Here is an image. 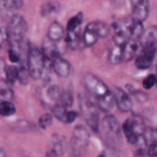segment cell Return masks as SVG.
Instances as JSON below:
<instances>
[{
	"label": "cell",
	"instance_id": "30bf717a",
	"mask_svg": "<svg viewBox=\"0 0 157 157\" xmlns=\"http://www.w3.org/2000/svg\"><path fill=\"white\" fill-rule=\"evenodd\" d=\"M112 92L114 97L115 104L120 111L127 113L131 110L133 107V101L125 90L121 89V87H114Z\"/></svg>",
	"mask_w": 157,
	"mask_h": 157
},
{
	"label": "cell",
	"instance_id": "ffe728a7",
	"mask_svg": "<svg viewBox=\"0 0 157 157\" xmlns=\"http://www.w3.org/2000/svg\"><path fill=\"white\" fill-rule=\"evenodd\" d=\"M140 45H145L147 44H157V27L151 26L144 31V34L140 39Z\"/></svg>",
	"mask_w": 157,
	"mask_h": 157
},
{
	"label": "cell",
	"instance_id": "4316f807",
	"mask_svg": "<svg viewBox=\"0 0 157 157\" xmlns=\"http://www.w3.org/2000/svg\"><path fill=\"white\" fill-rule=\"evenodd\" d=\"M5 75L6 76V80L10 84H15L16 81H18L19 78V71L18 67L15 65H11L6 67Z\"/></svg>",
	"mask_w": 157,
	"mask_h": 157
},
{
	"label": "cell",
	"instance_id": "d590c367",
	"mask_svg": "<svg viewBox=\"0 0 157 157\" xmlns=\"http://www.w3.org/2000/svg\"><path fill=\"white\" fill-rule=\"evenodd\" d=\"M147 153L150 156L157 157V143H153L150 144V147H148Z\"/></svg>",
	"mask_w": 157,
	"mask_h": 157
},
{
	"label": "cell",
	"instance_id": "44dd1931",
	"mask_svg": "<svg viewBox=\"0 0 157 157\" xmlns=\"http://www.w3.org/2000/svg\"><path fill=\"white\" fill-rule=\"evenodd\" d=\"M7 80H0V101H11L14 98V91Z\"/></svg>",
	"mask_w": 157,
	"mask_h": 157
},
{
	"label": "cell",
	"instance_id": "cb8c5ba5",
	"mask_svg": "<svg viewBox=\"0 0 157 157\" xmlns=\"http://www.w3.org/2000/svg\"><path fill=\"white\" fill-rule=\"evenodd\" d=\"M99 36L93 31L88 29H84V32L82 35V42L86 47H92L98 41Z\"/></svg>",
	"mask_w": 157,
	"mask_h": 157
},
{
	"label": "cell",
	"instance_id": "9a60e30c",
	"mask_svg": "<svg viewBox=\"0 0 157 157\" xmlns=\"http://www.w3.org/2000/svg\"><path fill=\"white\" fill-rule=\"evenodd\" d=\"M140 40L130 39L123 46L124 48V61H130L136 57L140 48Z\"/></svg>",
	"mask_w": 157,
	"mask_h": 157
},
{
	"label": "cell",
	"instance_id": "8d00e7d4",
	"mask_svg": "<svg viewBox=\"0 0 157 157\" xmlns=\"http://www.w3.org/2000/svg\"><path fill=\"white\" fill-rule=\"evenodd\" d=\"M6 41H8L7 39V32L6 29L3 28H0V48Z\"/></svg>",
	"mask_w": 157,
	"mask_h": 157
},
{
	"label": "cell",
	"instance_id": "5bb4252c",
	"mask_svg": "<svg viewBox=\"0 0 157 157\" xmlns=\"http://www.w3.org/2000/svg\"><path fill=\"white\" fill-rule=\"evenodd\" d=\"M66 148L64 138L54 135L51 143V147L46 153V156H60L64 154Z\"/></svg>",
	"mask_w": 157,
	"mask_h": 157
},
{
	"label": "cell",
	"instance_id": "83f0119b",
	"mask_svg": "<svg viewBox=\"0 0 157 157\" xmlns=\"http://www.w3.org/2000/svg\"><path fill=\"white\" fill-rule=\"evenodd\" d=\"M61 104L66 107H71L74 104V93L71 90L65 89L63 90L60 95Z\"/></svg>",
	"mask_w": 157,
	"mask_h": 157
},
{
	"label": "cell",
	"instance_id": "484cf974",
	"mask_svg": "<svg viewBox=\"0 0 157 157\" xmlns=\"http://www.w3.org/2000/svg\"><path fill=\"white\" fill-rule=\"evenodd\" d=\"M16 108L10 101H0V116L10 117L15 114Z\"/></svg>",
	"mask_w": 157,
	"mask_h": 157
},
{
	"label": "cell",
	"instance_id": "6da1fadb",
	"mask_svg": "<svg viewBox=\"0 0 157 157\" xmlns=\"http://www.w3.org/2000/svg\"><path fill=\"white\" fill-rule=\"evenodd\" d=\"M113 28V42L121 46H124L130 39L140 40L145 31L143 21L135 19L133 16L115 21Z\"/></svg>",
	"mask_w": 157,
	"mask_h": 157
},
{
	"label": "cell",
	"instance_id": "d4e9b609",
	"mask_svg": "<svg viewBox=\"0 0 157 157\" xmlns=\"http://www.w3.org/2000/svg\"><path fill=\"white\" fill-rule=\"evenodd\" d=\"M60 9V5L56 1H49L41 6V14L43 17H47L55 13Z\"/></svg>",
	"mask_w": 157,
	"mask_h": 157
},
{
	"label": "cell",
	"instance_id": "52a82bcc",
	"mask_svg": "<svg viewBox=\"0 0 157 157\" xmlns=\"http://www.w3.org/2000/svg\"><path fill=\"white\" fill-rule=\"evenodd\" d=\"M83 82L89 94L95 98V100L104 98L112 92L102 80L90 72L84 75Z\"/></svg>",
	"mask_w": 157,
	"mask_h": 157
},
{
	"label": "cell",
	"instance_id": "d6a6232c",
	"mask_svg": "<svg viewBox=\"0 0 157 157\" xmlns=\"http://www.w3.org/2000/svg\"><path fill=\"white\" fill-rule=\"evenodd\" d=\"M127 88H129L130 93L133 95V97L135 98V99L140 103H144V101H146L148 98L147 94L144 91H141V90H136L135 89H131L130 86H127Z\"/></svg>",
	"mask_w": 157,
	"mask_h": 157
},
{
	"label": "cell",
	"instance_id": "74e56055",
	"mask_svg": "<svg viewBox=\"0 0 157 157\" xmlns=\"http://www.w3.org/2000/svg\"><path fill=\"white\" fill-rule=\"evenodd\" d=\"M6 64L4 60L0 59V74L5 73L6 70Z\"/></svg>",
	"mask_w": 157,
	"mask_h": 157
},
{
	"label": "cell",
	"instance_id": "f546056e",
	"mask_svg": "<svg viewBox=\"0 0 157 157\" xmlns=\"http://www.w3.org/2000/svg\"><path fill=\"white\" fill-rule=\"evenodd\" d=\"M61 90L57 84H52L47 89V97L51 101H57L61 95Z\"/></svg>",
	"mask_w": 157,
	"mask_h": 157
},
{
	"label": "cell",
	"instance_id": "1f68e13d",
	"mask_svg": "<svg viewBox=\"0 0 157 157\" xmlns=\"http://www.w3.org/2000/svg\"><path fill=\"white\" fill-rule=\"evenodd\" d=\"M157 78L156 75H150L143 81V87L145 90H150L156 84Z\"/></svg>",
	"mask_w": 157,
	"mask_h": 157
},
{
	"label": "cell",
	"instance_id": "603a6c76",
	"mask_svg": "<svg viewBox=\"0 0 157 157\" xmlns=\"http://www.w3.org/2000/svg\"><path fill=\"white\" fill-rule=\"evenodd\" d=\"M80 34L77 31L75 32H67V36L65 38V42L67 44V48H71V50H75L79 46L80 42H81V37Z\"/></svg>",
	"mask_w": 157,
	"mask_h": 157
},
{
	"label": "cell",
	"instance_id": "f35d334b",
	"mask_svg": "<svg viewBox=\"0 0 157 157\" xmlns=\"http://www.w3.org/2000/svg\"><path fill=\"white\" fill-rule=\"evenodd\" d=\"M5 156V152L3 151V150L0 149V156Z\"/></svg>",
	"mask_w": 157,
	"mask_h": 157
},
{
	"label": "cell",
	"instance_id": "ba28073f",
	"mask_svg": "<svg viewBox=\"0 0 157 157\" xmlns=\"http://www.w3.org/2000/svg\"><path fill=\"white\" fill-rule=\"evenodd\" d=\"M142 50L135 59V65L138 69L146 70L151 67L157 53L156 44H147L141 46Z\"/></svg>",
	"mask_w": 157,
	"mask_h": 157
},
{
	"label": "cell",
	"instance_id": "d6986e66",
	"mask_svg": "<svg viewBox=\"0 0 157 157\" xmlns=\"http://www.w3.org/2000/svg\"><path fill=\"white\" fill-rule=\"evenodd\" d=\"M108 61L111 64L117 65L124 61V48L121 45L115 44L110 50Z\"/></svg>",
	"mask_w": 157,
	"mask_h": 157
},
{
	"label": "cell",
	"instance_id": "e0dca14e",
	"mask_svg": "<svg viewBox=\"0 0 157 157\" xmlns=\"http://www.w3.org/2000/svg\"><path fill=\"white\" fill-rule=\"evenodd\" d=\"M64 36V30L58 21H53L48 30V38L53 41H60Z\"/></svg>",
	"mask_w": 157,
	"mask_h": 157
},
{
	"label": "cell",
	"instance_id": "7a4b0ae2",
	"mask_svg": "<svg viewBox=\"0 0 157 157\" xmlns=\"http://www.w3.org/2000/svg\"><path fill=\"white\" fill-rule=\"evenodd\" d=\"M27 68L31 78L38 81L47 75L48 68H52V61L42 51L32 47L28 52Z\"/></svg>",
	"mask_w": 157,
	"mask_h": 157
},
{
	"label": "cell",
	"instance_id": "2e32d148",
	"mask_svg": "<svg viewBox=\"0 0 157 157\" xmlns=\"http://www.w3.org/2000/svg\"><path fill=\"white\" fill-rule=\"evenodd\" d=\"M86 29L94 32L99 38H106L110 33V27L109 25L102 21H94L88 23Z\"/></svg>",
	"mask_w": 157,
	"mask_h": 157
},
{
	"label": "cell",
	"instance_id": "5b68a950",
	"mask_svg": "<svg viewBox=\"0 0 157 157\" xmlns=\"http://www.w3.org/2000/svg\"><path fill=\"white\" fill-rule=\"evenodd\" d=\"M147 127L144 119L138 114H134L124 122L122 131L129 144L136 145L140 138L145 135Z\"/></svg>",
	"mask_w": 157,
	"mask_h": 157
},
{
	"label": "cell",
	"instance_id": "4fadbf2b",
	"mask_svg": "<svg viewBox=\"0 0 157 157\" xmlns=\"http://www.w3.org/2000/svg\"><path fill=\"white\" fill-rule=\"evenodd\" d=\"M52 113L58 120L65 124H71L76 120L79 113L75 110H68L62 104H57L52 108Z\"/></svg>",
	"mask_w": 157,
	"mask_h": 157
},
{
	"label": "cell",
	"instance_id": "3957f363",
	"mask_svg": "<svg viewBox=\"0 0 157 157\" xmlns=\"http://www.w3.org/2000/svg\"><path fill=\"white\" fill-rule=\"evenodd\" d=\"M28 32V24L23 17L14 15L9 19L6 32L7 39L10 48L18 51L22 45Z\"/></svg>",
	"mask_w": 157,
	"mask_h": 157
},
{
	"label": "cell",
	"instance_id": "277c9868",
	"mask_svg": "<svg viewBox=\"0 0 157 157\" xmlns=\"http://www.w3.org/2000/svg\"><path fill=\"white\" fill-rule=\"evenodd\" d=\"M80 110L87 125L95 133L100 130V116L96 100L86 94L79 95Z\"/></svg>",
	"mask_w": 157,
	"mask_h": 157
},
{
	"label": "cell",
	"instance_id": "4dcf8cb0",
	"mask_svg": "<svg viewBox=\"0 0 157 157\" xmlns=\"http://www.w3.org/2000/svg\"><path fill=\"white\" fill-rule=\"evenodd\" d=\"M53 123V117L50 113H44L42 116L40 117L38 120V126L41 129H47L48 127H50Z\"/></svg>",
	"mask_w": 157,
	"mask_h": 157
},
{
	"label": "cell",
	"instance_id": "f1b7e54d",
	"mask_svg": "<svg viewBox=\"0 0 157 157\" xmlns=\"http://www.w3.org/2000/svg\"><path fill=\"white\" fill-rule=\"evenodd\" d=\"M83 21V13L79 12L72 17L68 21L67 25V32H75L80 27Z\"/></svg>",
	"mask_w": 157,
	"mask_h": 157
},
{
	"label": "cell",
	"instance_id": "8fae6325",
	"mask_svg": "<svg viewBox=\"0 0 157 157\" xmlns=\"http://www.w3.org/2000/svg\"><path fill=\"white\" fill-rule=\"evenodd\" d=\"M132 7V16L135 19L144 21L150 13V0H130Z\"/></svg>",
	"mask_w": 157,
	"mask_h": 157
},
{
	"label": "cell",
	"instance_id": "e575fe53",
	"mask_svg": "<svg viewBox=\"0 0 157 157\" xmlns=\"http://www.w3.org/2000/svg\"><path fill=\"white\" fill-rule=\"evenodd\" d=\"M9 58L10 61L13 63H17L19 61V54L18 51L13 48H10L9 51Z\"/></svg>",
	"mask_w": 157,
	"mask_h": 157
},
{
	"label": "cell",
	"instance_id": "ab89813d",
	"mask_svg": "<svg viewBox=\"0 0 157 157\" xmlns=\"http://www.w3.org/2000/svg\"><path fill=\"white\" fill-rule=\"evenodd\" d=\"M156 78H157V64H156ZM156 87H157V81H156Z\"/></svg>",
	"mask_w": 157,
	"mask_h": 157
},
{
	"label": "cell",
	"instance_id": "7402d4cb",
	"mask_svg": "<svg viewBox=\"0 0 157 157\" xmlns=\"http://www.w3.org/2000/svg\"><path fill=\"white\" fill-rule=\"evenodd\" d=\"M22 6V0H0V12L17 11Z\"/></svg>",
	"mask_w": 157,
	"mask_h": 157
},
{
	"label": "cell",
	"instance_id": "9c48e42d",
	"mask_svg": "<svg viewBox=\"0 0 157 157\" xmlns=\"http://www.w3.org/2000/svg\"><path fill=\"white\" fill-rule=\"evenodd\" d=\"M103 133L110 140H119L121 139L122 127L119 121L113 115H107L104 117L101 124Z\"/></svg>",
	"mask_w": 157,
	"mask_h": 157
},
{
	"label": "cell",
	"instance_id": "836d02e7",
	"mask_svg": "<svg viewBox=\"0 0 157 157\" xmlns=\"http://www.w3.org/2000/svg\"><path fill=\"white\" fill-rule=\"evenodd\" d=\"M18 71H19L18 81L22 84H26L28 81H29V76H30L29 73V71H28V68H25L23 66H21V67H18Z\"/></svg>",
	"mask_w": 157,
	"mask_h": 157
},
{
	"label": "cell",
	"instance_id": "ac0fdd59",
	"mask_svg": "<svg viewBox=\"0 0 157 157\" xmlns=\"http://www.w3.org/2000/svg\"><path fill=\"white\" fill-rule=\"evenodd\" d=\"M96 101L100 110H102L103 112H105V113H110L116 104L113 92H111L104 98L96 100Z\"/></svg>",
	"mask_w": 157,
	"mask_h": 157
},
{
	"label": "cell",
	"instance_id": "7c38bea8",
	"mask_svg": "<svg viewBox=\"0 0 157 157\" xmlns=\"http://www.w3.org/2000/svg\"><path fill=\"white\" fill-rule=\"evenodd\" d=\"M52 61V69L58 76L63 78H67L71 73V64L61 57L57 55L51 59Z\"/></svg>",
	"mask_w": 157,
	"mask_h": 157
},
{
	"label": "cell",
	"instance_id": "8992f818",
	"mask_svg": "<svg viewBox=\"0 0 157 157\" xmlns=\"http://www.w3.org/2000/svg\"><path fill=\"white\" fill-rule=\"evenodd\" d=\"M90 140V134L83 126H76L72 132L70 147L75 156H82L87 151Z\"/></svg>",
	"mask_w": 157,
	"mask_h": 157
}]
</instances>
